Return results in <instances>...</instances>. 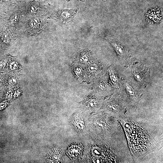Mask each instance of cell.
I'll use <instances>...</instances> for the list:
<instances>
[{"label": "cell", "instance_id": "obj_1", "mask_svg": "<svg viewBox=\"0 0 163 163\" xmlns=\"http://www.w3.org/2000/svg\"><path fill=\"white\" fill-rule=\"evenodd\" d=\"M129 143L134 149L141 150L146 146L147 138L144 132L140 128L131 123L125 125Z\"/></svg>", "mask_w": 163, "mask_h": 163}, {"label": "cell", "instance_id": "obj_2", "mask_svg": "<svg viewBox=\"0 0 163 163\" xmlns=\"http://www.w3.org/2000/svg\"><path fill=\"white\" fill-rule=\"evenodd\" d=\"M84 81L89 83L94 81L101 71L99 63L93 59L85 66Z\"/></svg>", "mask_w": 163, "mask_h": 163}, {"label": "cell", "instance_id": "obj_3", "mask_svg": "<svg viewBox=\"0 0 163 163\" xmlns=\"http://www.w3.org/2000/svg\"><path fill=\"white\" fill-rule=\"evenodd\" d=\"M78 11L77 9H62L56 13V16L59 20L63 23H69L72 21Z\"/></svg>", "mask_w": 163, "mask_h": 163}, {"label": "cell", "instance_id": "obj_4", "mask_svg": "<svg viewBox=\"0 0 163 163\" xmlns=\"http://www.w3.org/2000/svg\"><path fill=\"white\" fill-rule=\"evenodd\" d=\"M75 62L85 66L93 59L91 52L86 50H83L78 52L76 55Z\"/></svg>", "mask_w": 163, "mask_h": 163}, {"label": "cell", "instance_id": "obj_5", "mask_svg": "<svg viewBox=\"0 0 163 163\" xmlns=\"http://www.w3.org/2000/svg\"><path fill=\"white\" fill-rule=\"evenodd\" d=\"M83 104L86 107L91 109L97 107L99 103L95 93H91L86 97L84 100Z\"/></svg>", "mask_w": 163, "mask_h": 163}, {"label": "cell", "instance_id": "obj_6", "mask_svg": "<svg viewBox=\"0 0 163 163\" xmlns=\"http://www.w3.org/2000/svg\"><path fill=\"white\" fill-rule=\"evenodd\" d=\"M93 89L96 91L103 92L109 89L107 81L104 78H100L94 81Z\"/></svg>", "mask_w": 163, "mask_h": 163}, {"label": "cell", "instance_id": "obj_7", "mask_svg": "<svg viewBox=\"0 0 163 163\" xmlns=\"http://www.w3.org/2000/svg\"><path fill=\"white\" fill-rule=\"evenodd\" d=\"M85 66L74 63L72 69L74 75L76 79L79 81H84Z\"/></svg>", "mask_w": 163, "mask_h": 163}, {"label": "cell", "instance_id": "obj_8", "mask_svg": "<svg viewBox=\"0 0 163 163\" xmlns=\"http://www.w3.org/2000/svg\"><path fill=\"white\" fill-rule=\"evenodd\" d=\"M29 24L31 28L35 30L39 29L41 25L39 20L36 18L31 19L30 21Z\"/></svg>", "mask_w": 163, "mask_h": 163}, {"label": "cell", "instance_id": "obj_9", "mask_svg": "<svg viewBox=\"0 0 163 163\" xmlns=\"http://www.w3.org/2000/svg\"><path fill=\"white\" fill-rule=\"evenodd\" d=\"M19 67V64L18 62L15 61L11 62L9 65L10 69L13 71L18 70Z\"/></svg>", "mask_w": 163, "mask_h": 163}, {"label": "cell", "instance_id": "obj_10", "mask_svg": "<svg viewBox=\"0 0 163 163\" xmlns=\"http://www.w3.org/2000/svg\"><path fill=\"white\" fill-rule=\"evenodd\" d=\"M125 87L128 93L131 95H133L135 94V91L132 86L128 83L125 84Z\"/></svg>", "mask_w": 163, "mask_h": 163}, {"label": "cell", "instance_id": "obj_11", "mask_svg": "<svg viewBox=\"0 0 163 163\" xmlns=\"http://www.w3.org/2000/svg\"><path fill=\"white\" fill-rule=\"evenodd\" d=\"M112 45L117 52L118 53V54L120 55H123L124 53V51L123 49L121 47L114 43H112Z\"/></svg>", "mask_w": 163, "mask_h": 163}, {"label": "cell", "instance_id": "obj_12", "mask_svg": "<svg viewBox=\"0 0 163 163\" xmlns=\"http://www.w3.org/2000/svg\"><path fill=\"white\" fill-rule=\"evenodd\" d=\"M2 41L4 43H7L9 42V38L8 35L6 33H2L1 36Z\"/></svg>", "mask_w": 163, "mask_h": 163}, {"label": "cell", "instance_id": "obj_13", "mask_svg": "<svg viewBox=\"0 0 163 163\" xmlns=\"http://www.w3.org/2000/svg\"><path fill=\"white\" fill-rule=\"evenodd\" d=\"M18 15L17 14H13L10 18V22L11 24H15L18 22Z\"/></svg>", "mask_w": 163, "mask_h": 163}, {"label": "cell", "instance_id": "obj_14", "mask_svg": "<svg viewBox=\"0 0 163 163\" xmlns=\"http://www.w3.org/2000/svg\"><path fill=\"white\" fill-rule=\"evenodd\" d=\"M17 82V79L15 77H10L8 79V83L11 85L16 84Z\"/></svg>", "mask_w": 163, "mask_h": 163}, {"label": "cell", "instance_id": "obj_15", "mask_svg": "<svg viewBox=\"0 0 163 163\" xmlns=\"http://www.w3.org/2000/svg\"><path fill=\"white\" fill-rule=\"evenodd\" d=\"M76 122V125L77 127L79 129H82L84 128V125L82 121L80 120H78Z\"/></svg>", "mask_w": 163, "mask_h": 163}, {"label": "cell", "instance_id": "obj_16", "mask_svg": "<svg viewBox=\"0 0 163 163\" xmlns=\"http://www.w3.org/2000/svg\"><path fill=\"white\" fill-rule=\"evenodd\" d=\"M6 62L5 60L0 61V70L2 69L6 66Z\"/></svg>", "mask_w": 163, "mask_h": 163}, {"label": "cell", "instance_id": "obj_17", "mask_svg": "<svg viewBox=\"0 0 163 163\" xmlns=\"http://www.w3.org/2000/svg\"><path fill=\"white\" fill-rule=\"evenodd\" d=\"M134 76L135 78L138 81H140L142 77L140 75V74L138 73H136L134 74Z\"/></svg>", "mask_w": 163, "mask_h": 163}, {"label": "cell", "instance_id": "obj_18", "mask_svg": "<svg viewBox=\"0 0 163 163\" xmlns=\"http://www.w3.org/2000/svg\"><path fill=\"white\" fill-rule=\"evenodd\" d=\"M13 0H0V2L2 3H8L11 2Z\"/></svg>", "mask_w": 163, "mask_h": 163}, {"label": "cell", "instance_id": "obj_19", "mask_svg": "<svg viewBox=\"0 0 163 163\" xmlns=\"http://www.w3.org/2000/svg\"><path fill=\"white\" fill-rule=\"evenodd\" d=\"M44 0L45 1L47 2V1H51L53 0ZM66 0L68 2H70V0Z\"/></svg>", "mask_w": 163, "mask_h": 163}, {"label": "cell", "instance_id": "obj_20", "mask_svg": "<svg viewBox=\"0 0 163 163\" xmlns=\"http://www.w3.org/2000/svg\"><path fill=\"white\" fill-rule=\"evenodd\" d=\"M2 84V81L1 79L0 78V87L1 86Z\"/></svg>", "mask_w": 163, "mask_h": 163}, {"label": "cell", "instance_id": "obj_21", "mask_svg": "<svg viewBox=\"0 0 163 163\" xmlns=\"http://www.w3.org/2000/svg\"><path fill=\"white\" fill-rule=\"evenodd\" d=\"M77 0L79 1H84L85 0Z\"/></svg>", "mask_w": 163, "mask_h": 163}]
</instances>
